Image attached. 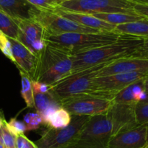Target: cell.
Here are the masks:
<instances>
[{
  "label": "cell",
  "instance_id": "cell-17",
  "mask_svg": "<svg viewBox=\"0 0 148 148\" xmlns=\"http://www.w3.org/2000/svg\"><path fill=\"white\" fill-rule=\"evenodd\" d=\"M35 8L27 0H0V10L13 19H31Z\"/></svg>",
  "mask_w": 148,
  "mask_h": 148
},
{
  "label": "cell",
  "instance_id": "cell-8",
  "mask_svg": "<svg viewBox=\"0 0 148 148\" xmlns=\"http://www.w3.org/2000/svg\"><path fill=\"white\" fill-rule=\"evenodd\" d=\"M31 19H34L40 23L44 29L46 37L71 33H96L101 32L78 24L59 15L53 11L39 10L36 7L32 12Z\"/></svg>",
  "mask_w": 148,
  "mask_h": 148
},
{
  "label": "cell",
  "instance_id": "cell-43",
  "mask_svg": "<svg viewBox=\"0 0 148 148\" xmlns=\"http://www.w3.org/2000/svg\"><path fill=\"white\" fill-rule=\"evenodd\" d=\"M136 1H143V0H136Z\"/></svg>",
  "mask_w": 148,
  "mask_h": 148
},
{
  "label": "cell",
  "instance_id": "cell-37",
  "mask_svg": "<svg viewBox=\"0 0 148 148\" xmlns=\"http://www.w3.org/2000/svg\"><path fill=\"white\" fill-rule=\"evenodd\" d=\"M140 103H148V93H146L145 98L142 101H140Z\"/></svg>",
  "mask_w": 148,
  "mask_h": 148
},
{
  "label": "cell",
  "instance_id": "cell-31",
  "mask_svg": "<svg viewBox=\"0 0 148 148\" xmlns=\"http://www.w3.org/2000/svg\"><path fill=\"white\" fill-rule=\"evenodd\" d=\"M134 12L139 15L148 19V3L142 2V1H136L134 6Z\"/></svg>",
  "mask_w": 148,
  "mask_h": 148
},
{
  "label": "cell",
  "instance_id": "cell-4",
  "mask_svg": "<svg viewBox=\"0 0 148 148\" xmlns=\"http://www.w3.org/2000/svg\"><path fill=\"white\" fill-rule=\"evenodd\" d=\"M112 124L108 113L90 116L66 148H108Z\"/></svg>",
  "mask_w": 148,
  "mask_h": 148
},
{
  "label": "cell",
  "instance_id": "cell-15",
  "mask_svg": "<svg viewBox=\"0 0 148 148\" xmlns=\"http://www.w3.org/2000/svg\"><path fill=\"white\" fill-rule=\"evenodd\" d=\"M127 72H144L148 74V59L128 57L114 61L101 69L97 77Z\"/></svg>",
  "mask_w": 148,
  "mask_h": 148
},
{
  "label": "cell",
  "instance_id": "cell-7",
  "mask_svg": "<svg viewBox=\"0 0 148 148\" xmlns=\"http://www.w3.org/2000/svg\"><path fill=\"white\" fill-rule=\"evenodd\" d=\"M61 106L71 115L92 116L105 114L113 104V98L95 93H85L59 100Z\"/></svg>",
  "mask_w": 148,
  "mask_h": 148
},
{
  "label": "cell",
  "instance_id": "cell-27",
  "mask_svg": "<svg viewBox=\"0 0 148 148\" xmlns=\"http://www.w3.org/2000/svg\"><path fill=\"white\" fill-rule=\"evenodd\" d=\"M6 126L8 130L16 137L24 134L25 132H27V127L24 121H20L16 118L11 119L8 122L6 121Z\"/></svg>",
  "mask_w": 148,
  "mask_h": 148
},
{
  "label": "cell",
  "instance_id": "cell-40",
  "mask_svg": "<svg viewBox=\"0 0 148 148\" xmlns=\"http://www.w3.org/2000/svg\"><path fill=\"white\" fill-rule=\"evenodd\" d=\"M0 115L1 116H4V114H3V111L0 109Z\"/></svg>",
  "mask_w": 148,
  "mask_h": 148
},
{
  "label": "cell",
  "instance_id": "cell-34",
  "mask_svg": "<svg viewBox=\"0 0 148 148\" xmlns=\"http://www.w3.org/2000/svg\"><path fill=\"white\" fill-rule=\"evenodd\" d=\"M143 85H144V90L145 93H148V77L144 79L143 82Z\"/></svg>",
  "mask_w": 148,
  "mask_h": 148
},
{
  "label": "cell",
  "instance_id": "cell-16",
  "mask_svg": "<svg viewBox=\"0 0 148 148\" xmlns=\"http://www.w3.org/2000/svg\"><path fill=\"white\" fill-rule=\"evenodd\" d=\"M53 11L59 15L69 19L78 24L90 27V28L101 30V31H114V29L116 27V25L103 21L94 17L92 14L66 11V10H61L59 8H56Z\"/></svg>",
  "mask_w": 148,
  "mask_h": 148
},
{
  "label": "cell",
  "instance_id": "cell-24",
  "mask_svg": "<svg viewBox=\"0 0 148 148\" xmlns=\"http://www.w3.org/2000/svg\"><path fill=\"white\" fill-rule=\"evenodd\" d=\"M135 118L137 125H148V103L136 104Z\"/></svg>",
  "mask_w": 148,
  "mask_h": 148
},
{
  "label": "cell",
  "instance_id": "cell-42",
  "mask_svg": "<svg viewBox=\"0 0 148 148\" xmlns=\"http://www.w3.org/2000/svg\"><path fill=\"white\" fill-rule=\"evenodd\" d=\"M57 1H58V2H59H59H60V1H62V0H57Z\"/></svg>",
  "mask_w": 148,
  "mask_h": 148
},
{
  "label": "cell",
  "instance_id": "cell-35",
  "mask_svg": "<svg viewBox=\"0 0 148 148\" xmlns=\"http://www.w3.org/2000/svg\"><path fill=\"white\" fill-rule=\"evenodd\" d=\"M24 148H38V147H36V145L34 144V143H33V142L29 140L28 143H27V145H26L25 147Z\"/></svg>",
  "mask_w": 148,
  "mask_h": 148
},
{
  "label": "cell",
  "instance_id": "cell-13",
  "mask_svg": "<svg viewBox=\"0 0 148 148\" xmlns=\"http://www.w3.org/2000/svg\"><path fill=\"white\" fill-rule=\"evenodd\" d=\"M9 39L12 45L14 64L20 72L27 75L31 80H33L38 64V56L32 53L17 39L10 38Z\"/></svg>",
  "mask_w": 148,
  "mask_h": 148
},
{
  "label": "cell",
  "instance_id": "cell-21",
  "mask_svg": "<svg viewBox=\"0 0 148 148\" xmlns=\"http://www.w3.org/2000/svg\"><path fill=\"white\" fill-rule=\"evenodd\" d=\"M72 120V115L64 108H58L53 111L48 119L47 128L59 130L63 129L69 125Z\"/></svg>",
  "mask_w": 148,
  "mask_h": 148
},
{
  "label": "cell",
  "instance_id": "cell-25",
  "mask_svg": "<svg viewBox=\"0 0 148 148\" xmlns=\"http://www.w3.org/2000/svg\"><path fill=\"white\" fill-rule=\"evenodd\" d=\"M16 136L14 135L6 126V122L0 130V143H3L6 148H15Z\"/></svg>",
  "mask_w": 148,
  "mask_h": 148
},
{
  "label": "cell",
  "instance_id": "cell-30",
  "mask_svg": "<svg viewBox=\"0 0 148 148\" xmlns=\"http://www.w3.org/2000/svg\"><path fill=\"white\" fill-rule=\"evenodd\" d=\"M132 57L148 59V38H144L143 43L139 47V49L134 52Z\"/></svg>",
  "mask_w": 148,
  "mask_h": 148
},
{
  "label": "cell",
  "instance_id": "cell-26",
  "mask_svg": "<svg viewBox=\"0 0 148 148\" xmlns=\"http://www.w3.org/2000/svg\"><path fill=\"white\" fill-rule=\"evenodd\" d=\"M24 123L27 127V131L36 130L43 124L41 116L38 113H29L24 117Z\"/></svg>",
  "mask_w": 148,
  "mask_h": 148
},
{
  "label": "cell",
  "instance_id": "cell-19",
  "mask_svg": "<svg viewBox=\"0 0 148 148\" xmlns=\"http://www.w3.org/2000/svg\"><path fill=\"white\" fill-rule=\"evenodd\" d=\"M114 31L119 34L148 38V19L143 18L138 21L119 25Z\"/></svg>",
  "mask_w": 148,
  "mask_h": 148
},
{
  "label": "cell",
  "instance_id": "cell-9",
  "mask_svg": "<svg viewBox=\"0 0 148 148\" xmlns=\"http://www.w3.org/2000/svg\"><path fill=\"white\" fill-rule=\"evenodd\" d=\"M90 117L72 115L69 126L59 130L47 128L34 144L38 148H66L75 140Z\"/></svg>",
  "mask_w": 148,
  "mask_h": 148
},
{
  "label": "cell",
  "instance_id": "cell-12",
  "mask_svg": "<svg viewBox=\"0 0 148 148\" xmlns=\"http://www.w3.org/2000/svg\"><path fill=\"white\" fill-rule=\"evenodd\" d=\"M135 106L136 104L113 102L112 106L107 111L112 124L113 136L138 126L135 118Z\"/></svg>",
  "mask_w": 148,
  "mask_h": 148
},
{
  "label": "cell",
  "instance_id": "cell-32",
  "mask_svg": "<svg viewBox=\"0 0 148 148\" xmlns=\"http://www.w3.org/2000/svg\"><path fill=\"white\" fill-rule=\"evenodd\" d=\"M32 86H33V92H39V93H48L51 91L50 86L37 81L32 80Z\"/></svg>",
  "mask_w": 148,
  "mask_h": 148
},
{
  "label": "cell",
  "instance_id": "cell-10",
  "mask_svg": "<svg viewBox=\"0 0 148 148\" xmlns=\"http://www.w3.org/2000/svg\"><path fill=\"white\" fill-rule=\"evenodd\" d=\"M147 73L127 72L106 76L96 77L92 82L90 93L104 95L114 98L119 92L134 82L145 79Z\"/></svg>",
  "mask_w": 148,
  "mask_h": 148
},
{
  "label": "cell",
  "instance_id": "cell-2",
  "mask_svg": "<svg viewBox=\"0 0 148 148\" xmlns=\"http://www.w3.org/2000/svg\"><path fill=\"white\" fill-rule=\"evenodd\" d=\"M72 56L47 43L38 56L33 80L52 86L72 73Z\"/></svg>",
  "mask_w": 148,
  "mask_h": 148
},
{
  "label": "cell",
  "instance_id": "cell-36",
  "mask_svg": "<svg viewBox=\"0 0 148 148\" xmlns=\"http://www.w3.org/2000/svg\"><path fill=\"white\" fill-rule=\"evenodd\" d=\"M6 122L5 118H4V116H1L0 115V130H1V127L4 126V123Z\"/></svg>",
  "mask_w": 148,
  "mask_h": 148
},
{
  "label": "cell",
  "instance_id": "cell-14",
  "mask_svg": "<svg viewBox=\"0 0 148 148\" xmlns=\"http://www.w3.org/2000/svg\"><path fill=\"white\" fill-rule=\"evenodd\" d=\"M147 125H138L111 137L108 148H145Z\"/></svg>",
  "mask_w": 148,
  "mask_h": 148
},
{
  "label": "cell",
  "instance_id": "cell-3",
  "mask_svg": "<svg viewBox=\"0 0 148 148\" xmlns=\"http://www.w3.org/2000/svg\"><path fill=\"white\" fill-rule=\"evenodd\" d=\"M121 36L114 31H101L96 33H71L47 36L46 40L51 46L72 56L114 43Z\"/></svg>",
  "mask_w": 148,
  "mask_h": 148
},
{
  "label": "cell",
  "instance_id": "cell-11",
  "mask_svg": "<svg viewBox=\"0 0 148 148\" xmlns=\"http://www.w3.org/2000/svg\"><path fill=\"white\" fill-rule=\"evenodd\" d=\"M18 26L17 40L36 56H39L47 44L44 29L34 19H14Z\"/></svg>",
  "mask_w": 148,
  "mask_h": 148
},
{
  "label": "cell",
  "instance_id": "cell-39",
  "mask_svg": "<svg viewBox=\"0 0 148 148\" xmlns=\"http://www.w3.org/2000/svg\"><path fill=\"white\" fill-rule=\"evenodd\" d=\"M0 148H6V147L4 146V145L3 143H0Z\"/></svg>",
  "mask_w": 148,
  "mask_h": 148
},
{
  "label": "cell",
  "instance_id": "cell-1",
  "mask_svg": "<svg viewBox=\"0 0 148 148\" xmlns=\"http://www.w3.org/2000/svg\"><path fill=\"white\" fill-rule=\"evenodd\" d=\"M143 40V38L121 35L114 43L72 55V73L118 59L132 57Z\"/></svg>",
  "mask_w": 148,
  "mask_h": 148
},
{
  "label": "cell",
  "instance_id": "cell-28",
  "mask_svg": "<svg viewBox=\"0 0 148 148\" xmlns=\"http://www.w3.org/2000/svg\"><path fill=\"white\" fill-rule=\"evenodd\" d=\"M0 51L3 54L14 63V58L12 52V45L9 38L0 31Z\"/></svg>",
  "mask_w": 148,
  "mask_h": 148
},
{
  "label": "cell",
  "instance_id": "cell-38",
  "mask_svg": "<svg viewBox=\"0 0 148 148\" xmlns=\"http://www.w3.org/2000/svg\"><path fill=\"white\" fill-rule=\"evenodd\" d=\"M145 148H148V125L147 128V134H146V146Z\"/></svg>",
  "mask_w": 148,
  "mask_h": 148
},
{
  "label": "cell",
  "instance_id": "cell-20",
  "mask_svg": "<svg viewBox=\"0 0 148 148\" xmlns=\"http://www.w3.org/2000/svg\"><path fill=\"white\" fill-rule=\"evenodd\" d=\"M92 15L103 21L114 25L132 23L145 18L137 14H129V13H98Z\"/></svg>",
  "mask_w": 148,
  "mask_h": 148
},
{
  "label": "cell",
  "instance_id": "cell-22",
  "mask_svg": "<svg viewBox=\"0 0 148 148\" xmlns=\"http://www.w3.org/2000/svg\"><path fill=\"white\" fill-rule=\"evenodd\" d=\"M0 31L8 38L17 39L18 37V26L12 17L0 10Z\"/></svg>",
  "mask_w": 148,
  "mask_h": 148
},
{
  "label": "cell",
  "instance_id": "cell-5",
  "mask_svg": "<svg viewBox=\"0 0 148 148\" xmlns=\"http://www.w3.org/2000/svg\"><path fill=\"white\" fill-rule=\"evenodd\" d=\"M136 0H62L56 8L85 14L129 13L134 11Z\"/></svg>",
  "mask_w": 148,
  "mask_h": 148
},
{
  "label": "cell",
  "instance_id": "cell-29",
  "mask_svg": "<svg viewBox=\"0 0 148 148\" xmlns=\"http://www.w3.org/2000/svg\"><path fill=\"white\" fill-rule=\"evenodd\" d=\"M30 4L39 10L53 11L57 7V0H27Z\"/></svg>",
  "mask_w": 148,
  "mask_h": 148
},
{
  "label": "cell",
  "instance_id": "cell-18",
  "mask_svg": "<svg viewBox=\"0 0 148 148\" xmlns=\"http://www.w3.org/2000/svg\"><path fill=\"white\" fill-rule=\"evenodd\" d=\"M144 79L134 82L121 90L114 97L113 102L116 103L137 104L143 101L146 95L143 85Z\"/></svg>",
  "mask_w": 148,
  "mask_h": 148
},
{
  "label": "cell",
  "instance_id": "cell-41",
  "mask_svg": "<svg viewBox=\"0 0 148 148\" xmlns=\"http://www.w3.org/2000/svg\"><path fill=\"white\" fill-rule=\"evenodd\" d=\"M142 2H147L148 3V0H143Z\"/></svg>",
  "mask_w": 148,
  "mask_h": 148
},
{
  "label": "cell",
  "instance_id": "cell-23",
  "mask_svg": "<svg viewBox=\"0 0 148 148\" xmlns=\"http://www.w3.org/2000/svg\"><path fill=\"white\" fill-rule=\"evenodd\" d=\"M21 77V95L27 108H35L32 80L27 75L20 72Z\"/></svg>",
  "mask_w": 148,
  "mask_h": 148
},
{
  "label": "cell",
  "instance_id": "cell-33",
  "mask_svg": "<svg viewBox=\"0 0 148 148\" xmlns=\"http://www.w3.org/2000/svg\"><path fill=\"white\" fill-rule=\"evenodd\" d=\"M29 140H30L27 139L24 134L17 136L15 141V148H24Z\"/></svg>",
  "mask_w": 148,
  "mask_h": 148
},
{
  "label": "cell",
  "instance_id": "cell-6",
  "mask_svg": "<svg viewBox=\"0 0 148 148\" xmlns=\"http://www.w3.org/2000/svg\"><path fill=\"white\" fill-rule=\"evenodd\" d=\"M108 64H102L71 73L51 86V92L59 100L80 94L90 93L94 78L98 76L99 71Z\"/></svg>",
  "mask_w": 148,
  "mask_h": 148
}]
</instances>
